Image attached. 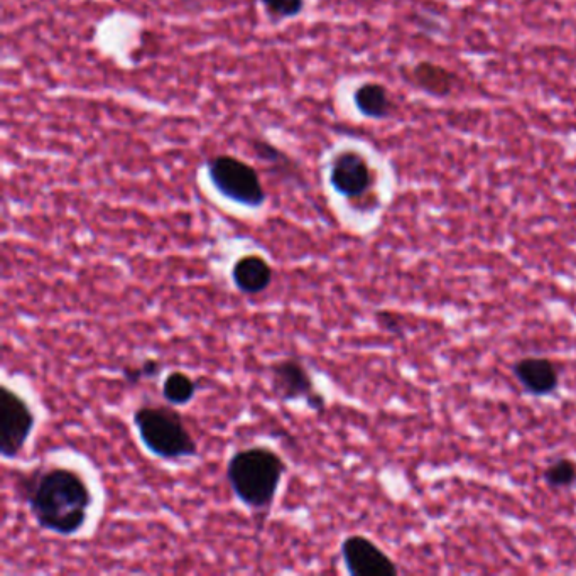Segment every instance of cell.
Returning a JSON list of instances; mask_svg holds the SVG:
<instances>
[{
    "mask_svg": "<svg viewBox=\"0 0 576 576\" xmlns=\"http://www.w3.org/2000/svg\"><path fill=\"white\" fill-rule=\"evenodd\" d=\"M24 487L29 511L41 528L71 536L85 526L93 497L80 473L63 467L44 468L36 470Z\"/></svg>",
    "mask_w": 576,
    "mask_h": 576,
    "instance_id": "obj_1",
    "label": "cell"
},
{
    "mask_svg": "<svg viewBox=\"0 0 576 576\" xmlns=\"http://www.w3.org/2000/svg\"><path fill=\"white\" fill-rule=\"evenodd\" d=\"M286 463L266 446H252L234 453L227 465V479L240 502L254 511H267L274 504Z\"/></svg>",
    "mask_w": 576,
    "mask_h": 576,
    "instance_id": "obj_2",
    "label": "cell"
},
{
    "mask_svg": "<svg viewBox=\"0 0 576 576\" xmlns=\"http://www.w3.org/2000/svg\"><path fill=\"white\" fill-rule=\"evenodd\" d=\"M134 424L149 452L163 460L196 457L198 445L180 413L163 406H144L134 413Z\"/></svg>",
    "mask_w": 576,
    "mask_h": 576,
    "instance_id": "obj_3",
    "label": "cell"
},
{
    "mask_svg": "<svg viewBox=\"0 0 576 576\" xmlns=\"http://www.w3.org/2000/svg\"><path fill=\"white\" fill-rule=\"evenodd\" d=\"M210 178L222 195L240 205L261 207L266 200V191L262 188L259 174L239 159L230 156L213 159L210 163Z\"/></svg>",
    "mask_w": 576,
    "mask_h": 576,
    "instance_id": "obj_4",
    "label": "cell"
},
{
    "mask_svg": "<svg viewBox=\"0 0 576 576\" xmlns=\"http://www.w3.org/2000/svg\"><path fill=\"white\" fill-rule=\"evenodd\" d=\"M36 418L33 409L17 392L7 386L0 389V453L2 457H19L33 433Z\"/></svg>",
    "mask_w": 576,
    "mask_h": 576,
    "instance_id": "obj_5",
    "label": "cell"
},
{
    "mask_svg": "<svg viewBox=\"0 0 576 576\" xmlns=\"http://www.w3.org/2000/svg\"><path fill=\"white\" fill-rule=\"evenodd\" d=\"M271 384L272 391L283 403L303 399L308 408L318 413L327 408V399L316 391L310 372L299 359H284L272 364Z\"/></svg>",
    "mask_w": 576,
    "mask_h": 576,
    "instance_id": "obj_6",
    "label": "cell"
},
{
    "mask_svg": "<svg viewBox=\"0 0 576 576\" xmlns=\"http://www.w3.org/2000/svg\"><path fill=\"white\" fill-rule=\"evenodd\" d=\"M342 556L350 575H397L396 563L377 544L364 536H348L342 543Z\"/></svg>",
    "mask_w": 576,
    "mask_h": 576,
    "instance_id": "obj_7",
    "label": "cell"
},
{
    "mask_svg": "<svg viewBox=\"0 0 576 576\" xmlns=\"http://www.w3.org/2000/svg\"><path fill=\"white\" fill-rule=\"evenodd\" d=\"M332 185L338 193L348 198L365 195L372 186L369 164L357 153L340 154L333 164Z\"/></svg>",
    "mask_w": 576,
    "mask_h": 576,
    "instance_id": "obj_8",
    "label": "cell"
},
{
    "mask_svg": "<svg viewBox=\"0 0 576 576\" xmlns=\"http://www.w3.org/2000/svg\"><path fill=\"white\" fill-rule=\"evenodd\" d=\"M514 375L522 387L534 396H546L558 387L560 375L551 360L543 357H528L514 365Z\"/></svg>",
    "mask_w": 576,
    "mask_h": 576,
    "instance_id": "obj_9",
    "label": "cell"
},
{
    "mask_svg": "<svg viewBox=\"0 0 576 576\" xmlns=\"http://www.w3.org/2000/svg\"><path fill=\"white\" fill-rule=\"evenodd\" d=\"M232 279L244 294H259L266 291L272 283V267L261 256H244L235 262Z\"/></svg>",
    "mask_w": 576,
    "mask_h": 576,
    "instance_id": "obj_10",
    "label": "cell"
},
{
    "mask_svg": "<svg viewBox=\"0 0 576 576\" xmlns=\"http://www.w3.org/2000/svg\"><path fill=\"white\" fill-rule=\"evenodd\" d=\"M413 75L419 87L431 95H436V97H445L453 90L455 77L443 66L433 65V63H419L414 68Z\"/></svg>",
    "mask_w": 576,
    "mask_h": 576,
    "instance_id": "obj_11",
    "label": "cell"
},
{
    "mask_svg": "<svg viewBox=\"0 0 576 576\" xmlns=\"http://www.w3.org/2000/svg\"><path fill=\"white\" fill-rule=\"evenodd\" d=\"M355 104L362 114L374 117V119L386 117L391 110V100H389L386 88L375 85V83H369V85H364L357 90Z\"/></svg>",
    "mask_w": 576,
    "mask_h": 576,
    "instance_id": "obj_12",
    "label": "cell"
},
{
    "mask_svg": "<svg viewBox=\"0 0 576 576\" xmlns=\"http://www.w3.org/2000/svg\"><path fill=\"white\" fill-rule=\"evenodd\" d=\"M196 389H198V384L191 379L190 375L176 370L166 377L163 384V396L168 403L185 406L193 401Z\"/></svg>",
    "mask_w": 576,
    "mask_h": 576,
    "instance_id": "obj_13",
    "label": "cell"
},
{
    "mask_svg": "<svg viewBox=\"0 0 576 576\" xmlns=\"http://www.w3.org/2000/svg\"><path fill=\"white\" fill-rule=\"evenodd\" d=\"M544 480L549 487L553 489H563V487H570L575 484L576 480V465L571 460L561 458L556 460L555 463L549 465L548 470L544 472Z\"/></svg>",
    "mask_w": 576,
    "mask_h": 576,
    "instance_id": "obj_14",
    "label": "cell"
},
{
    "mask_svg": "<svg viewBox=\"0 0 576 576\" xmlns=\"http://www.w3.org/2000/svg\"><path fill=\"white\" fill-rule=\"evenodd\" d=\"M163 370V364L156 359H147L142 362L139 367H125L122 370V375H124L125 382L127 384H137L141 382L142 379H154L158 377Z\"/></svg>",
    "mask_w": 576,
    "mask_h": 576,
    "instance_id": "obj_15",
    "label": "cell"
},
{
    "mask_svg": "<svg viewBox=\"0 0 576 576\" xmlns=\"http://www.w3.org/2000/svg\"><path fill=\"white\" fill-rule=\"evenodd\" d=\"M269 11L278 16H296L303 9V0H262Z\"/></svg>",
    "mask_w": 576,
    "mask_h": 576,
    "instance_id": "obj_16",
    "label": "cell"
}]
</instances>
